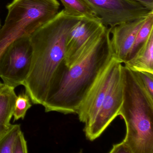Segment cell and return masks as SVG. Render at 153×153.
Here are the masks:
<instances>
[{"label": "cell", "mask_w": 153, "mask_h": 153, "mask_svg": "<svg viewBox=\"0 0 153 153\" xmlns=\"http://www.w3.org/2000/svg\"><path fill=\"white\" fill-rule=\"evenodd\" d=\"M122 62L114 56L104 68L78 109L76 114L85 126L93 122L102 105L118 64Z\"/></svg>", "instance_id": "9c48e42d"}, {"label": "cell", "mask_w": 153, "mask_h": 153, "mask_svg": "<svg viewBox=\"0 0 153 153\" xmlns=\"http://www.w3.org/2000/svg\"><path fill=\"white\" fill-rule=\"evenodd\" d=\"M82 18L70 16L62 10L30 36L32 64L23 85L34 104L44 103L57 74L65 65L69 34Z\"/></svg>", "instance_id": "6da1fadb"}, {"label": "cell", "mask_w": 153, "mask_h": 153, "mask_svg": "<svg viewBox=\"0 0 153 153\" xmlns=\"http://www.w3.org/2000/svg\"><path fill=\"white\" fill-rule=\"evenodd\" d=\"M27 142L26 140L24 132L21 130L16 139L13 153H27Z\"/></svg>", "instance_id": "ac0fdd59"}, {"label": "cell", "mask_w": 153, "mask_h": 153, "mask_svg": "<svg viewBox=\"0 0 153 153\" xmlns=\"http://www.w3.org/2000/svg\"><path fill=\"white\" fill-rule=\"evenodd\" d=\"M1 22H0V28H1Z\"/></svg>", "instance_id": "603a6c76"}, {"label": "cell", "mask_w": 153, "mask_h": 153, "mask_svg": "<svg viewBox=\"0 0 153 153\" xmlns=\"http://www.w3.org/2000/svg\"><path fill=\"white\" fill-rule=\"evenodd\" d=\"M114 56L107 27L86 54L71 68L65 65L60 69L42 105L45 112L76 114L96 79Z\"/></svg>", "instance_id": "7a4b0ae2"}, {"label": "cell", "mask_w": 153, "mask_h": 153, "mask_svg": "<svg viewBox=\"0 0 153 153\" xmlns=\"http://www.w3.org/2000/svg\"><path fill=\"white\" fill-rule=\"evenodd\" d=\"M110 153H131L129 149L123 143L120 142L113 145Z\"/></svg>", "instance_id": "d6986e66"}, {"label": "cell", "mask_w": 153, "mask_h": 153, "mask_svg": "<svg viewBox=\"0 0 153 153\" xmlns=\"http://www.w3.org/2000/svg\"><path fill=\"white\" fill-rule=\"evenodd\" d=\"M14 124L8 125H0V141L12 128Z\"/></svg>", "instance_id": "ffe728a7"}, {"label": "cell", "mask_w": 153, "mask_h": 153, "mask_svg": "<svg viewBox=\"0 0 153 153\" xmlns=\"http://www.w3.org/2000/svg\"><path fill=\"white\" fill-rule=\"evenodd\" d=\"M120 62L114 71L107 93L94 119L84 127L86 137L94 141L101 136L112 122L119 115L123 100V78Z\"/></svg>", "instance_id": "8992f818"}, {"label": "cell", "mask_w": 153, "mask_h": 153, "mask_svg": "<svg viewBox=\"0 0 153 153\" xmlns=\"http://www.w3.org/2000/svg\"><path fill=\"white\" fill-rule=\"evenodd\" d=\"M134 1L139 2L146 7L153 10V0H134Z\"/></svg>", "instance_id": "44dd1931"}, {"label": "cell", "mask_w": 153, "mask_h": 153, "mask_svg": "<svg viewBox=\"0 0 153 153\" xmlns=\"http://www.w3.org/2000/svg\"><path fill=\"white\" fill-rule=\"evenodd\" d=\"M57 0H13L7 6L8 14L0 28V61L9 45L17 39L30 36L58 14Z\"/></svg>", "instance_id": "277c9868"}, {"label": "cell", "mask_w": 153, "mask_h": 153, "mask_svg": "<svg viewBox=\"0 0 153 153\" xmlns=\"http://www.w3.org/2000/svg\"><path fill=\"white\" fill-rule=\"evenodd\" d=\"M30 36L17 39L9 45L0 61V77L4 85L16 88L23 85L32 64Z\"/></svg>", "instance_id": "5b68a950"}, {"label": "cell", "mask_w": 153, "mask_h": 153, "mask_svg": "<svg viewBox=\"0 0 153 153\" xmlns=\"http://www.w3.org/2000/svg\"><path fill=\"white\" fill-rule=\"evenodd\" d=\"M17 97L15 88L8 86L0 92V125L11 124Z\"/></svg>", "instance_id": "7c38bea8"}, {"label": "cell", "mask_w": 153, "mask_h": 153, "mask_svg": "<svg viewBox=\"0 0 153 153\" xmlns=\"http://www.w3.org/2000/svg\"><path fill=\"white\" fill-rule=\"evenodd\" d=\"M60 1L64 6L65 12L70 16L80 17L97 16L83 0H60Z\"/></svg>", "instance_id": "4fadbf2b"}, {"label": "cell", "mask_w": 153, "mask_h": 153, "mask_svg": "<svg viewBox=\"0 0 153 153\" xmlns=\"http://www.w3.org/2000/svg\"><path fill=\"white\" fill-rule=\"evenodd\" d=\"M21 130L20 125L14 124L12 128L0 141V153H13L16 139Z\"/></svg>", "instance_id": "2e32d148"}, {"label": "cell", "mask_w": 153, "mask_h": 153, "mask_svg": "<svg viewBox=\"0 0 153 153\" xmlns=\"http://www.w3.org/2000/svg\"><path fill=\"white\" fill-rule=\"evenodd\" d=\"M5 86L6 85H4V83H1V82H0V92H1V91L3 90Z\"/></svg>", "instance_id": "7402d4cb"}, {"label": "cell", "mask_w": 153, "mask_h": 153, "mask_svg": "<svg viewBox=\"0 0 153 153\" xmlns=\"http://www.w3.org/2000/svg\"><path fill=\"white\" fill-rule=\"evenodd\" d=\"M105 26L146 17L153 10L134 0H83Z\"/></svg>", "instance_id": "ba28073f"}, {"label": "cell", "mask_w": 153, "mask_h": 153, "mask_svg": "<svg viewBox=\"0 0 153 153\" xmlns=\"http://www.w3.org/2000/svg\"><path fill=\"white\" fill-rule=\"evenodd\" d=\"M152 32H153V13L148 16L144 24L139 30L128 61L134 56L136 52L146 42Z\"/></svg>", "instance_id": "5bb4252c"}, {"label": "cell", "mask_w": 153, "mask_h": 153, "mask_svg": "<svg viewBox=\"0 0 153 153\" xmlns=\"http://www.w3.org/2000/svg\"><path fill=\"white\" fill-rule=\"evenodd\" d=\"M147 17L138 19L109 27L111 36V44L114 54L123 63L128 60L137 33Z\"/></svg>", "instance_id": "30bf717a"}, {"label": "cell", "mask_w": 153, "mask_h": 153, "mask_svg": "<svg viewBox=\"0 0 153 153\" xmlns=\"http://www.w3.org/2000/svg\"><path fill=\"white\" fill-rule=\"evenodd\" d=\"M133 71L145 94L151 101H153V73Z\"/></svg>", "instance_id": "e0dca14e"}, {"label": "cell", "mask_w": 153, "mask_h": 153, "mask_svg": "<svg viewBox=\"0 0 153 153\" xmlns=\"http://www.w3.org/2000/svg\"><path fill=\"white\" fill-rule=\"evenodd\" d=\"M124 64L132 71L153 73V32L134 56Z\"/></svg>", "instance_id": "8fae6325"}, {"label": "cell", "mask_w": 153, "mask_h": 153, "mask_svg": "<svg viewBox=\"0 0 153 153\" xmlns=\"http://www.w3.org/2000/svg\"><path fill=\"white\" fill-rule=\"evenodd\" d=\"M123 100L119 115L126 124L122 142L131 153H153V101L140 86L132 70L123 65Z\"/></svg>", "instance_id": "3957f363"}, {"label": "cell", "mask_w": 153, "mask_h": 153, "mask_svg": "<svg viewBox=\"0 0 153 153\" xmlns=\"http://www.w3.org/2000/svg\"><path fill=\"white\" fill-rule=\"evenodd\" d=\"M31 103L30 97L25 91L17 96L13 112L14 122L25 119L27 111L32 107Z\"/></svg>", "instance_id": "9a60e30c"}, {"label": "cell", "mask_w": 153, "mask_h": 153, "mask_svg": "<svg viewBox=\"0 0 153 153\" xmlns=\"http://www.w3.org/2000/svg\"><path fill=\"white\" fill-rule=\"evenodd\" d=\"M106 27L98 17H82L68 36L65 59L66 67H72L90 51Z\"/></svg>", "instance_id": "52a82bcc"}]
</instances>
